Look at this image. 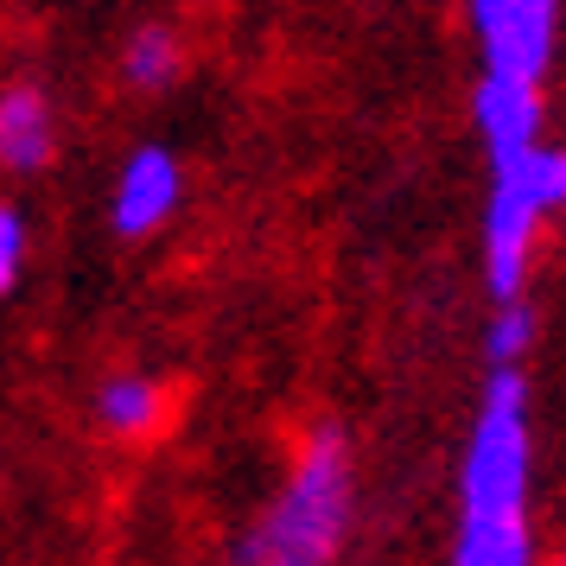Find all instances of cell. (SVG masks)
Masks as SVG:
<instances>
[{
    "label": "cell",
    "instance_id": "cell-1",
    "mask_svg": "<svg viewBox=\"0 0 566 566\" xmlns=\"http://www.w3.org/2000/svg\"><path fill=\"white\" fill-rule=\"evenodd\" d=\"M528 478H535L528 376L522 369H490L484 395H478L471 439H464V464H459L452 566H535Z\"/></svg>",
    "mask_w": 566,
    "mask_h": 566
},
{
    "label": "cell",
    "instance_id": "cell-2",
    "mask_svg": "<svg viewBox=\"0 0 566 566\" xmlns=\"http://www.w3.org/2000/svg\"><path fill=\"white\" fill-rule=\"evenodd\" d=\"M357 510V471L337 427H312L286 490L255 515L235 547V566H337Z\"/></svg>",
    "mask_w": 566,
    "mask_h": 566
},
{
    "label": "cell",
    "instance_id": "cell-3",
    "mask_svg": "<svg viewBox=\"0 0 566 566\" xmlns=\"http://www.w3.org/2000/svg\"><path fill=\"white\" fill-rule=\"evenodd\" d=\"M560 210V154L522 147L490 159V198H484V281L490 300H522L528 261H535L541 223Z\"/></svg>",
    "mask_w": 566,
    "mask_h": 566
},
{
    "label": "cell",
    "instance_id": "cell-4",
    "mask_svg": "<svg viewBox=\"0 0 566 566\" xmlns=\"http://www.w3.org/2000/svg\"><path fill=\"white\" fill-rule=\"evenodd\" d=\"M471 32L484 52L490 77L541 83L554 64V32H560V0H464Z\"/></svg>",
    "mask_w": 566,
    "mask_h": 566
},
{
    "label": "cell",
    "instance_id": "cell-5",
    "mask_svg": "<svg viewBox=\"0 0 566 566\" xmlns=\"http://www.w3.org/2000/svg\"><path fill=\"white\" fill-rule=\"evenodd\" d=\"M185 205V166L179 154H166V147H134L122 159V172H115V191H108V223L115 235H154L172 223V210Z\"/></svg>",
    "mask_w": 566,
    "mask_h": 566
},
{
    "label": "cell",
    "instance_id": "cell-6",
    "mask_svg": "<svg viewBox=\"0 0 566 566\" xmlns=\"http://www.w3.org/2000/svg\"><path fill=\"white\" fill-rule=\"evenodd\" d=\"M471 122L484 134V154H522L541 147V83H515V77H490L471 96Z\"/></svg>",
    "mask_w": 566,
    "mask_h": 566
},
{
    "label": "cell",
    "instance_id": "cell-7",
    "mask_svg": "<svg viewBox=\"0 0 566 566\" xmlns=\"http://www.w3.org/2000/svg\"><path fill=\"white\" fill-rule=\"evenodd\" d=\"M57 147V115L39 83H7L0 90V166L7 172H39Z\"/></svg>",
    "mask_w": 566,
    "mask_h": 566
},
{
    "label": "cell",
    "instance_id": "cell-8",
    "mask_svg": "<svg viewBox=\"0 0 566 566\" xmlns=\"http://www.w3.org/2000/svg\"><path fill=\"white\" fill-rule=\"evenodd\" d=\"M96 420H103L115 439H147L166 420V382L159 376H140V369H122L96 388Z\"/></svg>",
    "mask_w": 566,
    "mask_h": 566
},
{
    "label": "cell",
    "instance_id": "cell-9",
    "mask_svg": "<svg viewBox=\"0 0 566 566\" xmlns=\"http://www.w3.org/2000/svg\"><path fill=\"white\" fill-rule=\"evenodd\" d=\"M179 64H185V52H179V39L166 27H140L128 39V52H122V77L134 83V90H166V83L179 77Z\"/></svg>",
    "mask_w": 566,
    "mask_h": 566
},
{
    "label": "cell",
    "instance_id": "cell-10",
    "mask_svg": "<svg viewBox=\"0 0 566 566\" xmlns=\"http://www.w3.org/2000/svg\"><path fill=\"white\" fill-rule=\"evenodd\" d=\"M528 344H535V306H528V300H503L496 318H490L484 363H490V369H522Z\"/></svg>",
    "mask_w": 566,
    "mask_h": 566
},
{
    "label": "cell",
    "instance_id": "cell-11",
    "mask_svg": "<svg viewBox=\"0 0 566 566\" xmlns=\"http://www.w3.org/2000/svg\"><path fill=\"white\" fill-rule=\"evenodd\" d=\"M20 268H27V217L7 205L0 210V293H20Z\"/></svg>",
    "mask_w": 566,
    "mask_h": 566
},
{
    "label": "cell",
    "instance_id": "cell-12",
    "mask_svg": "<svg viewBox=\"0 0 566 566\" xmlns=\"http://www.w3.org/2000/svg\"><path fill=\"white\" fill-rule=\"evenodd\" d=\"M560 210H566V154H560Z\"/></svg>",
    "mask_w": 566,
    "mask_h": 566
},
{
    "label": "cell",
    "instance_id": "cell-13",
    "mask_svg": "<svg viewBox=\"0 0 566 566\" xmlns=\"http://www.w3.org/2000/svg\"><path fill=\"white\" fill-rule=\"evenodd\" d=\"M554 566H566V560H554Z\"/></svg>",
    "mask_w": 566,
    "mask_h": 566
}]
</instances>
